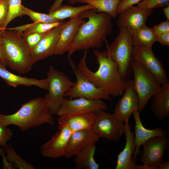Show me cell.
Masks as SVG:
<instances>
[{
    "label": "cell",
    "mask_w": 169,
    "mask_h": 169,
    "mask_svg": "<svg viewBox=\"0 0 169 169\" xmlns=\"http://www.w3.org/2000/svg\"><path fill=\"white\" fill-rule=\"evenodd\" d=\"M79 0H68V2L70 4L74 5L78 3Z\"/></svg>",
    "instance_id": "obj_44"
},
{
    "label": "cell",
    "mask_w": 169,
    "mask_h": 169,
    "mask_svg": "<svg viewBox=\"0 0 169 169\" xmlns=\"http://www.w3.org/2000/svg\"><path fill=\"white\" fill-rule=\"evenodd\" d=\"M93 9H95L94 7L88 4L76 7L62 5L54 11L49 12L48 14L54 18L61 21L67 18L74 17L84 11Z\"/></svg>",
    "instance_id": "obj_26"
},
{
    "label": "cell",
    "mask_w": 169,
    "mask_h": 169,
    "mask_svg": "<svg viewBox=\"0 0 169 169\" xmlns=\"http://www.w3.org/2000/svg\"><path fill=\"white\" fill-rule=\"evenodd\" d=\"M48 92L46 98L49 108L53 115L57 114L64 99L65 94L73 87L75 82L65 74L50 66L47 73Z\"/></svg>",
    "instance_id": "obj_6"
},
{
    "label": "cell",
    "mask_w": 169,
    "mask_h": 169,
    "mask_svg": "<svg viewBox=\"0 0 169 169\" xmlns=\"http://www.w3.org/2000/svg\"><path fill=\"white\" fill-rule=\"evenodd\" d=\"M74 99L64 98L57 115H64L106 111L108 107L101 99L79 97Z\"/></svg>",
    "instance_id": "obj_12"
},
{
    "label": "cell",
    "mask_w": 169,
    "mask_h": 169,
    "mask_svg": "<svg viewBox=\"0 0 169 169\" xmlns=\"http://www.w3.org/2000/svg\"><path fill=\"white\" fill-rule=\"evenodd\" d=\"M69 64L76 78L74 86L66 92L64 96L71 98L84 97L90 99L111 100V96L103 89L96 86L86 79L78 70L71 58L68 59Z\"/></svg>",
    "instance_id": "obj_8"
},
{
    "label": "cell",
    "mask_w": 169,
    "mask_h": 169,
    "mask_svg": "<svg viewBox=\"0 0 169 169\" xmlns=\"http://www.w3.org/2000/svg\"><path fill=\"white\" fill-rule=\"evenodd\" d=\"M8 5V13L4 29H5L8 24L16 18L24 16L21 8V0H9Z\"/></svg>",
    "instance_id": "obj_31"
},
{
    "label": "cell",
    "mask_w": 169,
    "mask_h": 169,
    "mask_svg": "<svg viewBox=\"0 0 169 169\" xmlns=\"http://www.w3.org/2000/svg\"><path fill=\"white\" fill-rule=\"evenodd\" d=\"M96 112H88L58 115L59 125L66 126L72 132L92 128Z\"/></svg>",
    "instance_id": "obj_20"
},
{
    "label": "cell",
    "mask_w": 169,
    "mask_h": 169,
    "mask_svg": "<svg viewBox=\"0 0 169 169\" xmlns=\"http://www.w3.org/2000/svg\"><path fill=\"white\" fill-rule=\"evenodd\" d=\"M169 169V161H164L158 167V169Z\"/></svg>",
    "instance_id": "obj_42"
},
{
    "label": "cell",
    "mask_w": 169,
    "mask_h": 169,
    "mask_svg": "<svg viewBox=\"0 0 169 169\" xmlns=\"http://www.w3.org/2000/svg\"><path fill=\"white\" fill-rule=\"evenodd\" d=\"M1 62H1V59L0 58V63H1Z\"/></svg>",
    "instance_id": "obj_45"
},
{
    "label": "cell",
    "mask_w": 169,
    "mask_h": 169,
    "mask_svg": "<svg viewBox=\"0 0 169 169\" xmlns=\"http://www.w3.org/2000/svg\"><path fill=\"white\" fill-rule=\"evenodd\" d=\"M82 19L88 18L79 28L67 52L68 59L76 51H87L100 48L106 36L113 30L112 17L104 13H98L95 9L86 10L79 15Z\"/></svg>",
    "instance_id": "obj_2"
},
{
    "label": "cell",
    "mask_w": 169,
    "mask_h": 169,
    "mask_svg": "<svg viewBox=\"0 0 169 169\" xmlns=\"http://www.w3.org/2000/svg\"><path fill=\"white\" fill-rule=\"evenodd\" d=\"M100 138L92 128L72 132L69 138L64 157L69 159L74 156L87 145L96 143Z\"/></svg>",
    "instance_id": "obj_17"
},
{
    "label": "cell",
    "mask_w": 169,
    "mask_h": 169,
    "mask_svg": "<svg viewBox=\"0 0 169 169\" xmlns=\"http://www.w3.org/2000/svg\"><path fill=\"white\" fill-rule=\"evenodd\" d=\"M156 39V35L152 28H150L146 25L135 31L132 34L133 46H142L152 48Z\"/></svg>",
    "instance_id": "obj_25"
},
{
    "label": "cell",
    "mask_w": 169,
    "mask_h": 169,
    "mask_svg": "<svg viewBox=\"0 0 169 169\" xmlns=\"http://www.w3.org/2000/svg\"><path fill=\"white\" fill-rule=\"evenodd\" d=\"M169 5V0H142L137 4L139 7L152 9Z\"/></svg>",
    "instance_id": "obj_32"
},
{
    "label": "cell",
    "mask_w": 169,
    "mask_h": 169,
    "mask_svg": "<svg viewBox=\"0 0 169 169\" xmlns=\"http://www.w3.org/2000/svg\"><path fill=\"white\" fill-rule=\"evenodd\" d=\"M152 12V9L133 6L118 15L117 25L119 28L127 27L132 34L146 25Z\"/></svg>",
    "instance_id": "obj_14"
},
{
    "label": "cell",
    "mask_w": 169,
    "mask_h": 169,
    "mask_svg": "<svg viewBox=\"0 0 169 169\" xmlns=\"http://www.w3.org/2000/svg\"><path fill=\"white\" fill-rule=\"evenodd\" d=\"M96 143L86 146L74 156V162L77 169H98L100 164L94 158Z\"/></svg>",
    "instance_id": "obj_24"
},
{
    "label": "cell",
    "mask_w": 169,
    "mask_h": 169,
    "mask_svg": "<svg viewBox=\"0 0 169 169\" xmlns=\"http://www.w3.org/2000/svg\"><path fill=\"white\" fill-rule=\"evenodd\" d=\"M99 65L97 70L93 72L86 65L87 51L81 59L77 68L82 75L96 86L106 91L110 96L118 97L122 95L128 84V80L121 77L116 63L113 60L106 50L93 49Z\"/></svg>",
    "instance_id": "obj_1"
},
{
    "label": "cell",
    "mask_w": 169,
    "mask_h": 169,
    "mask_svg": "<svg viewBox=\"0 0 169 169\" xmlns=\"http://www.w3.org/2000/svg\"><path fill=\"white\" fill-rule=\"evenodd\" d=\"M64 0H55V1L51 6L49 10V12H52L62 5V3Z\"/></svg>",
    "instance_id": "obj_39"
},
{
    "label": "cell",
    "mask_w": 169,
    "mask_h": 169,
    "mask_svg": "<svg viewBox=\"0 0 169 169\" xmlns=\"http://www.w3.org/2000/svg\"></svg>",
    "instance_id": "obj_47"
},
{
    "label": "cell",
    "mask_w": 169,
    "mask_h": 169,
    "mask_svg": "<svg viewBox=\"0 0 169 169\" xmlns=\"http://www.w3.org/2000/svg\"><path fill=\"white\" fill-rule=\"evenodd\" d=\"M7 156H6L9 163L14 165L19 169H35L31 164L23 159L14 150L11 145H8L5 148Z\"/></svg>",
    "instance_id": "obj_29"
},
{
    "label": "cell",
    "mask_w": 169,
    "mask_h": 169,
    "mask_svg": "<svg viewBox=\"0 0 169 169\" xmlns=\"http://www.w3.org/2000/svg\"><path fill=\"white\" fill-rule=\"evenodd\" d=\"M142 0H121L118 5L117 13H119L137 4Z\"/></svg>",
    "instance_id": "obj_36"
},
{
    "label": "cell",
    "mask_w": 169,
    "mask_h": 169,
    "mask_svg": "<svg viewBox=\"0 0 169 169\" xmlns=\"http://www.w3.org/2000/svg\"><path fill=\"white\" fill-rule=\"evenodd\" d=\"M92 128L99 136L115 142L123 134L124 123L113 115L104 110L96 112Z\"/></svg>",
    "instance_id": "obj_10"
},
{
    "label": "cell",
    "mask_w": 169,
    "mask_h": 169,
    "mask_svg": "<svg viewBox=\"0 0 169 169\" xmlns=\"http://www.w3.org/2000/svg\"><path fill=\"white\" fill-rule=\"evenodd\" d=\"M131 126L124 124L123 134L125 143L123 150L117 156L115 169H133L137 160L132 156L135 149L134 132L131 131Z\"/></svg>",
    "instance_id": "obj_18"
},
{
    "label": "cell",
    "mask_w": 169,
    "mask_h": 169,
    "mask_svg": "<svg viewBox=\"0 0 169 169\" xmlns=\"http://www.w3.org/2000/svg\"><path fill=\"white\" fill-rule=\"evenodd\" d=\"M64 21L61 20L51 23H33L11 28L19 32L21 35L32 33H46L61 25Z\"/></svg>",
    "instance_id": "obj_27"
},
{
    "label": "cell",
    "mask_w": 169,
    "mask_h": 169,
    "mask_svg": "<svg viewBox=\"0 0 169 169\" xmlns=\"http://www.w3.org/2000/svg\"><path fill=\"white\" fill-rule=\"evenodd\" d=\"M132 33L126 27L119 28V33L112 44L107 45V53L117 64L121 77L129 79L132 71L133 45Z\"/></svg>",
    "instance_id": "obj_5"
},
{
    "label": "cell",
    "mask_w": 169,
    "mask_h": 169,
    "mask_svg": "<svg viewBox=\"0 0 169 169\" xmlns=\"http://www.w3.org/2000/svg\"><path fill=\"white\" fill-rule=\"evenodd\" d=\"M159 42L162 45L169 46V32L156 35V42Z\"/></svg>",
    "instance_id": "obj_38"
},
{
    "label": "cell",
    "mask_w": 169,
    "mask_h": 169,
    "mask_svg": "<svg viewBox=\"0 0 169 169\" xmlns=\"http://www.w3.org/2000/svg\"><path fill=\"white\" fill-rule=\"evenodd\" d=\"M0 32L5 65L20 74L30 71L33 65L30 50L21 34L7 28Z\"/></svg>",
    "instance_id": "obj_4"
},
{
    "label": "cell",
    "mask_w": 169,
    "mask_h": 169,
    "mask_svg": "<svg viewBox=\"0 0 169 169\" xmlns=\"http://www.w3.org/2000/svg\"><path fill=\"white\" fill-rule=\"evenodd\" d=\"M21 8L24 15L29 16L34 23H48L59 21L54 18L49 14L35 12L23 5Z\"/></svg>",
    "instance_id": "obj_30"
},
{
    "label": "cell",
    "mask_w": 169,
    "mask_h": 169,
    "mask_svg": "<svg viewBox=\"0 0 169 169\" xmlns=\"http://www.w3.org/2000/svg\"><path fill=\"white\" fill-rule=\"evenodd\" d=\"M85 22L78 15L66 22L60 33L54 55H62L67 52L79 28Z\"/></svg>",
    "instance_id": "obj_19"
},
{
    "label": "cell",
    "mask_w": 169,
    "mask_h": 169,
    "mask_svg": "<svg viewBox=\"0 0 169 169\" xmlns=\"http://www.w3.org/2000/svg\"><path fill=\"white\" fill-rule=\"evenodd\" d=\"M6 66L3 64L0 63V77L7 84L15 88L20 85L28 87L33 85L48 90V83L47 78L39 79L22 77L8 71L6 69Z\"/></svg>",
    "instance_id": "obj_22"
},
{
    "label": "cell",
    "mask_w": 169,
    "mask_h": 169,
    "mask_svg": "<svg viewBox=\"0 0 169 169\" xmlns=\"http://www.w3.org/2000/svg\"><path fill=\"white\" fill-rule=\"evenodd\" d=\"M133 169H158V168L156 167L143 164L141 165L136 164Z\"/></svg>",
    "instance_id": "obj_40"
},
{
    "label": "cell",
    "mask_w": 169,
    "mask_h": 169,
    "mask_svg": "<svg viewBox=\"0 0 169 169\" xmlns=\"http://www.w3.org/2000/svg\"><path fill=\"white\" fill-rule=\"evenodd\" d=\"M169 145L167 136L152 137L142 145V152L139 158L143 164L158 167L164 161L165 152Z\"/></svg>",
    "instance_id": "obj_11"
},
{
    "label": "cell",
    "mask_w": 169,
    "mask_h": 169,
    "mask_svg": "<svg viewBox=\"0 0 169 169\" xmlns=\"http://www.w3.org/2000/svg\"><path fill=\"white\" fill-rule=\"evenodd\" d=\"M139 108L138 102L135 90L133 80H128V84L122 96L116 104L113 114L118 120L128 123L133 112Z\"/></svg>",
    "instance_id": "obj_16"
},
{
    "label": "cell",
    "mask_w": 169,
    "mask_h": 169,
    "mask_svg": "<svg viewBox=\"0 0 169 169\" xmlns=\"http://www.w3.org/2000/svg\"><path fill=\"white\" fill-rule=\"evenodd\" d=\"M45 33H32L21 35L30 50L38 44Z\"/></svg>",
    "instance_id": "obj_33"
},
{
    "label": "cell",
    "mask_w": 169,
    "mask_h": 169,
    "mask_svg": "<svg viewBox=\"0 0 169 169\" xmlns=\"http://www.w3.org/2000/svg\"><path fill=\"white\" fill-rule=\"evenodd\" d=\"M120 1L121 0H120Z\"/></svg>",
    "instance_id": "obj_46"
},
{
    "label": "cell",
    "mask_w": 169,
    "mask_h": 169,
    "mask_svg": "<svg viewBox=\"0 0 169 169\" xmlns=\"http://www.w3.org/2000/svg\"><path fill=\"white\" fill-rule=\"evenodd\" d=\"M163 11L166 20L169 21V5L164 7Z\"/></svg>",
    "instance_id": "obj_43"
},
{
    "label": "cell",
    "mask_w": 169,
    "mask_h": 169,
    "mask_svg": "<svg viewBox=\"0 0 169 169\" xmlns=\"http://www.w3.org/2000/svg\"><path fill=\"white\" fill-rule=\"evenodd\" d=\"M55 125L46 98L38 97L23 104L15 113L9 115L0 113V125H13L22 131H27L43 124Z\"/></svg>",
    "instance_id": "obj_3"
},
{
    "label": "cell",
    "mask_w": 169,
    "mask_h": 169,
    "mask_svg": "<svg viewBox=\"0 0 169 169\" xmlns=\"http://www.w3.org/2000/svg\"><path fill=\"white\" fill-rule=\"evenodd\" d=\"M131 69L134 76L133 86L138 102V111L141 113L150 98L162 87L154 77L138 63L132 61Z\"/></svg>",
    "instance_id": "obj_7"
},
{
    "label": "cell",
    "mask_w": 169,
    "mask_h": 169,
    "mask_svg": "<svg viewBox=\"0 0 169 169\" xmlns=\"http://www.w3.org/2000/svg\"><path fill=\"white\" fill-rule=\"evenodd\" d=\"M151 97V110L156 118L162 121L169 116V81Z\"/></svg>",
    "instance_id": "obj_23"
},
{
    "label": "cell",
    "mask_w": 169,
    "mask_h": 169,
    "mask_svg": "<svg viewBox=\"0 0 169 169\" xmlns=\"http://www.w3.org/2000/svg\"><path fill=\"white\" fill-rule=\"evenodd\" d=\"M67 21L45 34L38 44L31 49L33 64L54 55L60 33Z\"/></svg>",
    "instance_id": "obj_13"
},
{
    "label": "cell",
    "mask_w": 169,
    "mask_h": 169,
    "mask_svg": "<svg viewBox=\"0 0 169 169\" xmlns=\"http://www.w3.org/2000/svg\"><path fill=\"white\" fill-rule=\"evenodd\" d=\"M120 0H79L78 3L90 4L98 13H104L114 18L117 17V9Z\"/></svg>",
    "instance_id": "obj_28"
},
{
    "label": "cell",
    "mask_w": 169,
    "mask_h": 169,
    "mask_svg": "<svg viewBox=\"0 0 169 169\" xmlns=\"http://www.w3.org/2000/svg\"><path fill=\"white\" fill-rule=\"evenodd\" d=\"M140 113L138 110H135L132 113L135 122L134 133L135 146L133 156L136 160L137 156L140 152V148L145 142L154 137L167 136V135L166 131L161 127L154 129L146 128L142 124Z\"/></svg>",
    "instance_id": "obj_21"
},
{
    "label": "cell",
    "mask_w": 169,
    "mask_h": 169,
    "mask_svg": "<svg viewBox=\"0 0 169 169\" xmlns=\"http://www.w3.org/2000/svg\"><path fill=\"white\" fill-rule=\"evenodd\" d=\"M58 131L40 147L44 157L56 158L64 156L69 138L72 133L66 126L58 125Z\"/></svg>",
    "instance_id": "obj_15"
},
{
    "label": "cell",
    "mask_w": 169,
    "mask_h": 169,
    "mask_svg": "<svg viewBox=\"0 0 169 169\" xmlns=\"http://www.w3.org/2000/svg\"><path fill=\"white\" fill-rule=\"evenodd\" d=\"M9 0H0V30L4 29L8 13Z\"/></svg>",
    "instance_id": "obj_34"
},
{
    "label": "cell",
    "mask_w": 169,
    "mask_h": 169,
    "mask_svg": "<svg viewBox=\"0 0 169 169\" xmlns=\"http://www.w3.org/2000/svg\"><path fill=\"white\" fill-rule=\"evenodd\" d=\"M132 57V61L138 63L151 74L160 85L169 81L162 63L155 56L152 48L133 46Z\"/></svg>",
    "instance_id": "obj_9"
},
{
    "label": "cell",
    "mask_w": 169,
    "mask_h": 169,
    "mask_svg": "<svg viewBox=\"0 0 169 169\" xmlns=\"http://www.w3.org/2000/svg\"><path fill=\"white\" fill-rule=\"evenodd\" d=\"M13 136L12 131L7 126L0 125V146L5 148L7 146V142Z\"/></svg>",
    "instance_id": "obj_35"
},
{
    "label": "cell",
    "mask_w": 169,
    "mask_h": 169,
    "mask_svg": "<svg viewBox=\"0 0 169 169\" xmlns=\"http://www.w3.org/2000/svg\"><path fill=\"white\" fill-rule=\"evenodd\" d=\"M156 35L169 32V21L166 20L154 25L152 28Z\"/></svg>",
    "instance_id": "obj_37"
},
{
    "label": "cell",
    "mask_w": 169,
    "mask_h": 169,
    "mask_svg": "<svg viewBox=\"0 0 169 169\" xmlns=\"http://www.w3.org/2000/svg\"><path fill=\"white\" fill-rule=\"evenodd\" d=\"M2 45L3 41L1 37V34L0 32V58L2 63L5 64L4 57L2 49Z\"/></svg>",
    "instance_id": "obj_41"
}]
</instances>
